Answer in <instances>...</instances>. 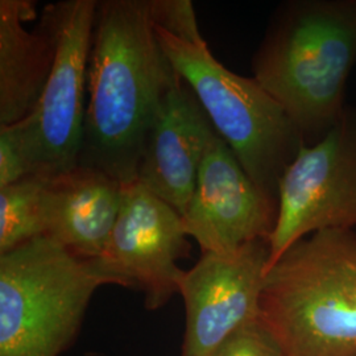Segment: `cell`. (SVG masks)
<instances>
[{
	"label": "cell",
	"mask_w": 356,
	"mask_h": 356,
	"mask_svg": "<svg viewBox=\"0 0 356 356\" xmlns=\"http://www.w3.org/2000/svg\"><path fill=\"white\" fill-rule=\"evenodd\" d=\"M181 76L157 38L151 0L97 4L78 165L138 179L149 129Z\"/></svg>",
	"instance_id": "1"
},
{
	"label": "cell",
	"mask_w": 356,
	"mask_h": 356,
	"mask_svg": "<svg viewBox=\"0 0 356 356\" xmlns=\"http://www.w3.org/2000/svg\"><path fill=\"white\" fill-rule=\"evenodd\" d=\"M356 67V0H292L272 16L252 60L254 78L280 103L305 144L346 108Z\"/></svg>",
	"instance_id": "2"
},
{
	"label": "cell",
	"mask_w": 356,
	"mask_h": 356,
	"mask_svg": "<svg viewBox=\"0 0 356 356\" xmlns=\"http://www.w3.org/2000/svg\"><path fill=\"white\" fill-rule=\"evenodd\" d=\"M260 322L284 356H356V231L296 243L266 273Z\"/></svg>",
	"instance_id": "3"
},
{
	"label": "cell",
	"mask_w": 356,
	"mask_h": 356,
	"mask_svg": "<svg viewBox=\"0 0 356 356\" xmlns=\"http://www.w3.org/2000/svg\"><path fill=\"white\" fill-rule=\"evenodd\" d=\"M156 23V22H154ZM161 47L229 144L257 189L279 204V184L304 140L267 90L254 78L220 64L202 38L197 16L156 24Z\"/></svg>",
	"instance_id": "4"
},
{
	"label": "cell",
	"mask_w": 356,
	"mask_h": 356,
	"mask_svg": "<svg viewBox=\"0 0 356 356\" xmlns=\"http://www.w3.org/2000/svg\"><path fill=\"white\" fill-rule=\"evenodd\" d=\"M102 285L89 260L47 236L0 254V356L61 355Z\"/></svg>",
	"instance_id": "5"
},
{
	"label": "cell",
	"mask_w": 356,
	"mask_h": 356,
	"mask_svg": "<svg viewBox=\"0 0 356 356\" xmlns=\"http://www.w3.org/2000/svg\"><path fill=\"white\" fill-rule=\"evenodd\" d=\"M97 4L98 0H65L48 4L41 13L54 38V63L38 107L16 123L32 176L56 177L78 165Z\"/></svg>",
	"instance_id": "6"
},
{
	"label": "cell",
	"mask_w": 356,
	"mask_h": 356,
	"mask_svg": "<svg viewBox=\"0 0 356 356\" xmlns=\"http://www.w3.org/2000/svg\"><path fill=\"white\" fill-rule=\"evenodd\" d=\"M355 229L356 108L348 106L322 139L301 144L281 177L267 272L309 235Z\"/></svg>",
	"instance_id": "7"
},
{
	"label": "cell",
	"mask_w": 356,
	"mask_h": 356,
	"mask_svg": "<svg viewBox=\"0 0 356 356\" xmlns=\"http://www.w3.org/2000/svg\"><path fill=\"white\" fill-rule=\"evenodd\" d=\"M188 238L182 216L135 179L124 184L110 241L90 264L107 285L138 289L147 309L157 310L179 294L186 270L178 260L191 252Z\"/></svg>",
	"instance_id": "8"
},
{
	"label": "cell",
	"mask_w": 356,
	"mask_h": 356,
	"mask_svg": "<svg viewBox=\"0 0 356 356\" xmlns=\"http://www.w3.org/2000/svg\"><path fill=\"white\" fill-rule=\"evenodd\" d=\"M268 241L235 252H204L186 270L179 294L185 305L182 356H211L235 332L260 319Z\"/></svg>",
	"instance_id": "9"
},
{
	"label": "cell",
	"mask_w": 356,
	"mask_h": 356,
	"mask_svg": "<svg viewBox=\"0 0 356 356\" xmlns=\"http://www.w3.org/2000/svg\"><path fill=\"white\" fill-rule=\"evenodd\" d=\"M279 204L248 177L229 144L211 136L188 209L182 216L186 234L202 254H229L270 236Z\"/></svg>",
	"instance_id": "10"
},
{
	"label": "cell",
	"mask_w": 356,
	"mask_h": 356,
	"mask_svg": "<svg viewBox=\"0 0 356 356\" xmlns=\"http://www.w3.org/2000/svg\"><path fill=\"white\" fill-rule=\"evenodd\" d=\"M214 134L216 128L204 107L179 78L148 132L138 166V181L184 216Z\"/></svg>",
	"instance_id": "11"
},
{
	"label": "cell",
	"mask_w": 356,
	"mask_h": 356,
	"mask_svg": "<svg viewBox=\"0 0 356 356\" xmlns=\"http://www.w3.org/2000/svg\"><path fill=\"white\" fill-rule=\"evenodd\" d=\"M123 193L122 181L90 166L44 178L45 236L81 259H98L116 225Z\"/></svg>",
	"instance_id": "12"
},
{
	"label": "cell",
	"mask_w": 356,
	"mask_h": 356,
	"mask_svg": "<svg viewBox=\"0 0 356 356\" xmlns=\"http://www.w3.org/2000/svg\"><path fill=\"white\" fill-rule=\"evenodd\" d=\"M38 16L32 0H0V127L13 126L32 114L47 86L56 45L51 26Z\"/></svg>",
	"instance_id": "13"
},
{
	"label": "cell",
	"mask_w": 356,
	"mask_h": 356,
	"mask_svg": "<svg viewBox=\"0 0 356 356\" xmlns=\"http://www.w3.org/2000/svg\"><path fill=\"white\" fill-rule=\"evenodd\" d=\"M44 178L29 176L0 188V254L45 236Z\"/></svg>",
	"instance_id": "14"
},
{
	"label": "cell",
	"mask_w": 356,
	"mask_h": 356,
	"mask_svg": "<svg viewBox=\"0 0 356 356\" xmlns=\"http://www.w3.org/2000/svg\"><path fill=\"white\" fill-rule=\"evenodd\" d=\"M211 356H284L272 334L259 321L235 332Z\"/></svg>",
	"instance_id": "15"
},
{
	"label": "cell",
	"mask_w": 356,
	"mask_h": 356,
	"mask_svg": "<svg viewBox=\"0 0 356 356\" xmlns=\"http://www.w3.org/2000/svg\"><path fill=\"white\" fill-rule=\"evenodd\" d=\"M29 176L32 169L19 126L0 127V188Z\"/></svg>",
	"instance_id": "16"
}]
</instances>
